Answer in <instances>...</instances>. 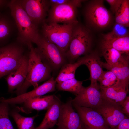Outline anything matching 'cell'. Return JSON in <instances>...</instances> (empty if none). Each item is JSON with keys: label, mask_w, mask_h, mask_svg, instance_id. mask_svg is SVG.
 <instances>
[{"label": "cell", "mask_w": 129, "mask_h": 129, "mask_svg": "<svg viewBox=\"0 0 129 129\" xmlns=\"http://www.w3.org/2000/svg\"><path fill=\"white\" fill-rule=\"evenodd\" d=\"M1 13V12L0 11V14Z\"/></svg>", "instance_id": "cell-37"}, {"label": "cell", "mask_w": 129, "mask_h": 129, "mask_svg": "<svg viewBox=\"0 0 129 129\" xmlns=\"http://www.w3.org/2000/svg\"><path fill=\"white\" fill-rule=\"evenodd\" d=\"M63 103L59 98L54 95L53 102L47 110L44 119L35 129H49L56 124Z\"/></svg>", "instance_id": "cell-16"}, {"label": "cell", "mask_w": 129, "mask_h": 129, "mask_svg": "<svg viewBox=\"0 0 129 129\" xmlns=\"http://www.w3.org/2000/svg\"><path fill=\"white\" fill-rule=\"evenodd\" d=\"M102 54L106 63L111 65L117 64L129 56L122 54L112 48L101 46Z\"/></svg>", "instance_id": "cell-26"}, {"label": "cell", "mask_w": 129, "mask_h": 129, "mask_svg": "<svg viewBox=\"0 0 129 129\" xmlns=\"http://www.w3.org/2000/svg\"><path fill=\"white\" fill-rule=\"evenodd\" d=\"M115 129H129V119L127 117L121 121Z\"/></svg>", "instance_id": "cell-33"}, {"label": "cell", "mask_w": 129, "mask_h": 129, "mask_svg": "<svg viewBox=\"0 0 129 129\" xmlns=\"http://www.w3.org/2000/svg\"><path fill=\"white\" fill-rule=\"evenodd\" d=\"M72 104L79 115L83 125L86 129H111L102 116L96 110Z\"/></svg>", "instance_id": "cell-13"}, {"label": "cell", "mask_w": 129, "mask_h": 129, "mask_svg": "<svg viewBox=\"0 0 129 129\" xmlns=\"http://www.w3.org/2000/svg\"><path fill=\"white\" fill-rule=\"evenodd\" d=\"M28 66V57L24 55L19 66L9 73L6 77L9 92H12L22 85L26 77Z\"/></svg>", "instance_id": "cell-15"}, {"label": "cell", "mask_w": 129, "mask_h": 129, "mask_svg": "<svg viewBox=\"0 0 129 129\" xmlns=\"http://www.w3.org/2000/svg\"><path fill=\"white\" fill-rule=\"evenodd\" d=\"M102 67L112 72L116 76L119 82L128 87L129 79V56L118 63L109 64L99 61Z\"/></svg>", "instance_id": "cell-18"}, {"label": "cell", "mask_w": 129, "mask_h": 129, "mask_svg": "<svg viewBox=\"0 0 129 129\" xmlns=\"http://www.w3.org/2000/svg\"><path fill=\"white\" fill-rule=\"evenodd\" d=\"M56 83L55 80L52 77L44 83L30 91L14 97L7 99L3 98L1 101L10 104H22L28 99L40 97L48 93L55 91Z\"/></svg>", "instance_id": "cell-14"}, {"label": "cell", "mask_w": 129, "mask_h": 129, "mask_svg": "<svg viewBox=\"0 0 129 129\" xmlns=\"http://www.w3.org/2000/svg\"><path fill=\"white\" fill-rule=\"evenodd\" d=\"M102 100L99 85H90L88 87H85L74 99H72V104L95 110L100 105Z\"/></svg>", "instance_id": "cell-12"}, {"label": "cell", "mask_w": 129, "mask_h": 129, "mask_svg": "<svg viewBox=\"0 0 129 129\" xmlns=\"http://www.w3.org/2000/svg\"><path fill=\"white\" fill-rule=\"evenodd\" d=\"M21 45L12 43L3 46L0 61V78L16 69L20 64L24 55Z\"/></svg>", "instance_id": "cell-8"}, {"label": "cell", "mask_w": 129, "mask_h": 129, "mask_svg": "<svg viewBox=\"0 0 129 129\" xmlns=\"http://www.w3.org/2000/svg\"><path fill=\"white\" fill-rule=\"evenodd\" d=\"M98 81L99 83L100 88H105L110 87L119 82L115 75L109 70L103 71Z\"/></svg>", "instance_id": "cell-29"}, {"label": "cell", "mask_w": 129, "mask_h": 129, "mask_svg": "<svg viewBox=\"0 0 129 129\" xmlns=\"http://www.w3.org/2000/svg\"><path fill=\"white\" fill-rule=\"evenodd\" d=\"M56 125L57 129H84L79 115L73 108L71 98L63 103Z\"/></svg>", "instance_id": "cell-11"}, {"label": "cell", "mask_w": 129, "mask_h": 129, "mask_svg": "<svg viewBox=\"0 0 129 129\" xmlns=\"http://www.w3.org/2000/svg\"><path fill=\"white\" fill-rule=\"evenodd\" d=\"M3 46L0 47V61L1 58V56L3 52Z\"/></svg>", "instance_id": "cell-36"}, {"label": "cell", "mask_w": 129, "mask_h": 129, "mask_svg": "<svg viewBox=\"0 0 129 129\" xmlns=\"http://www.w3.org/2000/svg\"><path fill=\"white\" fill-rule=\"evenodd\" d=\"M82 81L78 80L75 78L57 83L56 88L59 91H67L76 96L85 87L82 85Z\"/></svg>", "instance_id": "cell-25"}, {"label": "cell", "mask_w": 129, "mask_h": 129, "mask_svg": "<svg viewBox=\"0 0 129 129\" xmlns=\"http://www.w3.org/2000/svg\"><path fill=\"white\" fill-rule=\"evenodd\" d=\"M102 97L119 104L126 97L128 88L119 82L115 85L105 88H100Z\"/></svg>", "instance_id": "cell-20"}, {"label": "cell", "mask_w": 129, "mask_h": 129, "mask_svg": "<svg viewBox=\"0 0 129 129\" xmlns=\"http://www.w3.org/2000/svg\"><path fill=\"white\" fill-rule=\"evenodd\" d=\"M75 25L56 23L48 24L45 22L42 25V35L65 54L71 38Z\"/></svg>", "instance_id": "cell-5"}, {"label": "cell", "mask_w": 129, "mask_h": 129, "mask_svg": "<svg viewBox=\"0 0 129 129\" xmlns=\"http://www.w3.org/2000/svg\"><path fill=\"white\" fill-rule=\"evenodd\" d=\"M7 6L17 28L18 42L22 44L27 46L30 43H35L41 35L38 27L32 21L19 0H11Z\"/></svg>", "instance_id": "cell-3"}, {"label": "cell", "mask_w": 129, "mask_h": 129, "mask_svg": "<svg viewBox=\"0 0 129 129\" xmlns=\"http://www.w3.org/2000/svg\"><path fill=\"white\" fill-rule=\"evenodd\" d=\"M9 2L7 0H0V9L3 8L6 6H7Z\"/></svg>", "instance_id": "cell-35"}, {"label": "cell", "mask_w": 129, "mask_h": 129, "mask_svg": "<svg viewBox=\"0 0 129 129\" xmlns=\"http://www.w3.org/2000/svg\"><path fill=\"white\" fill-rule=\"evenodd\" d=\"M94 33L79 22L74 27L71 38L65 53L68 63H73L90 52L94 42Z\"/></svg>", "instance_id": "cell-4"}, {"label": "cell", "mask_w": 129, "mask_h": 129, "mask_svg": "<svg viewBox=\"0 0 129 129\" xmlns=\"http://www.w3.org/2000/svg\"><path fill=\"white\" fill-rule=\"evenodd\" d=\"M95 110L102 116L111 129H115L125 117L119 104L103 97L101 104Z\"/></svg>", "instance_id": "cell-10"}, {"label": "cell", "mask_w": 129, "mask_h": 129, "mask_svg": "<svg viewBox=\"0 0 129 129\" xmlns=\"http://www.w3.org/2000/svg\"><path fill=\"white\" fill-rule=\"evenodd\" d=\"M122 0H106L110 5L111 12L113 15L118 10L121 3Z\"/></svg>", "instance_id": "cell-31"}, {"label": "cell", "mask_w": 129, "mask_h": 129, "mask_svg": "<svg viewBox=\"0 0 129 129\" xmlns=\"http://www.w3.org/2000/svg\"><path fill=\"white\" fill-rule=\"evenodd\" d=\"M113 28L110 32L103 35V38H120L129 35L128 27L122 25L115 23Z\"/></svg>", "instance_id": "cell-30"}, {"label": "cell", "mask_w": 129, "mask_h": 129, "mask_svg": "<svg viewBox=\"0 0 129 129\" xmlns=\"http://www.w3.org/2000/svg\"><path fill=\"white\" fill-rule=\"evenodd\" d=\"M42 61L52 70H57L68 63L65 54L56 45L42 35L35 43Z\"/></svg>", "instance_id": "cell-6"}, {"label": "cell", "mask_w": 129, "mask_h": 129, "mask_svg": "<svg viewBox=\"0 0 129 129\" xmlns=\"http://www.w3.org/2000/svg\"><path fill=\"white\" fill-rule=\"evenodd\" d=\"M32 22L38 26L46 22L50 7L48 0H19Z\"/></svg>", "instance_id": "cell-9"}, {"label": "cell", "mask_w": 129, "mask_h": 129, "mask_svg": "<svg viewBox=\"0 0 129 129\" xmlns=\"http://www.w3.org/2000/svg\"><path fill=\"white\" fill-rule=\"evenodd\" d=\"M103 0H87L83 11L85 26L93 33L108 30L115 23L114 16Z\"/></svg>", "instance_id": "cell-1"}, {"label": "cell", "mask_w": 129, "mask_h": 129, "mask_svg": "<svg viewBox=\"0 0 129 129\" xmlns=\"http://www.w3.org/2000/svg\"><path fill=\"white\" fill-rule=\"evenodd\" d=\"M77 8L72 0L67 3L51 6L46 23L75 25L79 22L77 19Z\"/></svg>", "instance_id": "cell-7"}, {"label": "cell", "mask_w": 129, "mask_h": 129, "mask_svg": "<svg viewBox=\"0 0 129 129\" xmlns=\"http://www.w3.org/2000/svg\"><path fill=\"white\" fill-rule=\"evenodd\" d=\"M101 46L113 48L123 54L129 55V35L118 38H103Z\"/></svg>", "instance_id": "cell-22"}, {"label": "cell", "mask_w": 129, "mask_h": 129, "mask_svg": "<svg viewBox=\"0 0 129 129\" xmlns=\"http://www.w3.org/2000/svg\"><path fill=\"white\" fill-rule=\"evenodd\" d=\"M50 6L61 5L69 2L70 0H49Z\"/></svg>", "instance_id": "cell-34"}, {"label": "cell", "mask_w": 129, "mask_h": 129, "mask_svg": "<svg viewBox=\"0 0 129 129\" xmlns=\"http://www.w3.org/2000/svg\"><path fill=\"white\" fill-rule=\"evenodd\" d=\"M114 19L115 23L129 27V0H122L119 7L115 14Z\"/></svg>", "instance_id": "cell-27"}, {"label": "cell", "mask_w": 129, "mask_h": 129, "mask_svg": "<svg viewBox=\"0 0 129 129\" xmlns=\"http://www.w3.org/2000/svg\"><path fill=\"white\" fill-rule=\"evenodd\" d=\"M9 105L0 102V129H15L9 118Z\"/></svg>", "instance_id": "cell-28"}, {"label": "cell", "mask_w": 129, "mask_h": 129, "mask_svg": "<svg viewBox=\"0 0 129 129\" xmlns=\"http://www.w3.org/2000/svg\"><path fill=\"white\" fill-rule=\"evenodd\" d=\"M20 111L18 107L13 109L10 112L18 129H35L34 120L38 115L26 117L22 116L19 113Z\"/></svg>", "instance_id": "cell-23"}, {"label": "cell", "mask_w": 129, "mask_h": 129, "mask_svg": "<svg viewBox=\"0 0 129 129\" xmlns=\"http://www.w3.org/2000/svg\"><path fill=\"white\" fill-rule=\"evenodd\" d=\"M12 24L6 14L2 13L0 14V46L10 38L13 28Z\"/></svg>", "instance_id": "cell-24"}, {"label": "cell", "mask_w": 129, "mask_h": 129, "mask_svg": "<svg viewBox=\"0 0 129 129\" xmlns=\"http://www.w3.org/2000/svg\"><path fill=\"white\" fill-rule=\"evenodd\" d=\"M119 104L121 106L123 113L129 117V97L127 96L126 98Z\"/></svg>", "instance_id": "cell-32"}, {"label": "cell", "mask_w": 129, "mask_h": 129, "mask_svg": "<svg viewBox=\"0 0 129 129\" xmlns=\"http://www.w3.org/2000/svg\"><path fill=\"white\" fill-rule=\"evenodd\" d=\"M85 56L83 64L88 67L90 73V85L97 86L99 85L98 80L102 74L103 71L99 63L100 60L97 54L96 53H91Z\"/></svg>", "instance_id": "cell-19"}, {"label": "cell", "mask_w": 129, "mask_h": 129, "mask_svg": "<svg viewBox=\"0 0 129 129\" xmlns=\"http://www.w3.org/2000/svg\"><path fill=\"white\" fill-rule=\"evenodd\" d=\"M54 96H42L28 99L22 103V106L18 108L20 111L27 114L30 113L33 110H47L53 102Z\"/></svg>", "instance_id": "cell-17"}, {"label": "cell", "mask_w": 129, "mask_h": 129, "mask_svg": "<svg viewBox=\"0 0 129 129\" xmlns=\"http://www.w3.org/2000/svg\"><path fill=\"white\" fill-rule=\"evenodd\" d=\"M27 46L30 51L27 73L22 86L13 91L17 96L26 93L31 86H33L34 89L37 88L39 83L51 77L52 70L42 61L36 48L33 47L32 43Z\"/></svg>", "instance_id": "cell-2"}, {"label": "cell", "mask_w": 129, "mask_h": 129, "mask_svg": "<svg viewBox=\"0 0 129 129\" xmlns=\"http://www.w3.org/2000/svg\"><path fill=\"white\" fill-rule=\"evenodd\" d=\"M85 56L79 58L75 62L67 63L60 68L59 72L55 79L57 83L75 78V74L77 68L83 64Z\"/></svg>", "instance_id": "cell-21"}]
</instances>
